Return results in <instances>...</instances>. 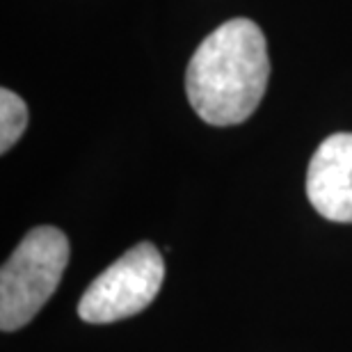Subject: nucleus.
<instances>
[{
  "instance_id": "nucleus-1",
  "label": "nucleus",
  "mask_w": 352,
  "mask_h": 352,
  "mask_svg": "<svg viewBox=\"0 0 352 352\" xmlns=\"http://www.w3.org/2000/svg\"><path fill=\"white\" fill-rule=\"evenodd\" d=\"M270 78L265 37L254 21L231 19L197 46L186 91L210 126H236L254 115Z\"/></svg>"
},
{
  "instance_id": "nucleus-2",
  "label": "nucleus",
  "mask_w": 352,
  "mask_h": 352,
  "mask_svg": "<svg viewBox=\"0 0 352 352\" xmlns=\"http://www.w3.org/2000/svg\"><path fill=\"white\" fill-rule=\"evenodd\" d=\"M69 263V241L60 229L28 231L0 270V327H25L58 291Z\"/></svg>"
},
{
  "instance_id": "nucleus-5",
  "label": "nucleus",
  "mask_w": 352,
  "mask_h": 352,
  "mask_svg": "<svg viewBox=\"0 0 352 352\" xmlns=\"http://www.w3.org/2000/svg\"><path fill=\"white\" fill-rule=\"evenodd\" d=\"M28 126V105L19 94L0 89V153H7Z\"/></svg>"
},
{
  "instance_id": "nucleus-3",
  "label": "nucleus",
  "mask_w": 352,
  "mask_h": 352,
  "mask_svg": "<svg viewBox=\"0 0 352 352\" xmlns=\"http://www.w3.org/2000/svg\"><path fill=\"white\" fill-rule=\"evenodd\" d=\"M163 279V254L153 243H138L91 281L78 302V316L94 325L138 316L156 300Z\"/></svg>"
},
{
  "instance_id": "nucleus-4",
  "label": "nucleus",
  "mask_w": 352,
  "mask_h": 352,
  "mask_svg": "<svg viewBox=\"0 0 352 352\" xmlns=\"http://www.w3.org/2000/svg\"><path fill=\"white\" fill-rule=\"evenodd\" d=\"M307 197L325 220L352 224V133L320 142L307 170Z\"/></svg>"
}]
</instances>
